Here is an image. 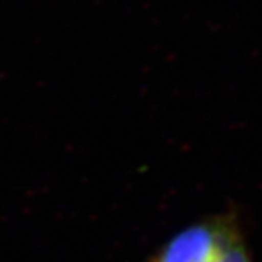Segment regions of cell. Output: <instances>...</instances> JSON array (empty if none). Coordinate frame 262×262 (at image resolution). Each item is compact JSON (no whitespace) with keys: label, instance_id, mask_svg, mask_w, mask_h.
Segmentation results:
<instances>
[{"label":"cell","instance_id":"obj_1","mask_svg":"<svg viewBox=\"0 0 262 262\" xmlns=\"http://www.w3.org/2000/svg\"><path fill=\"white\" fill-rule=\"evenodd\" d=\"M148 262H252L238 218L225 211L192 222L169 237Z\"/></svg>","mask_w":262,"mask_h":262}]
</instances>
